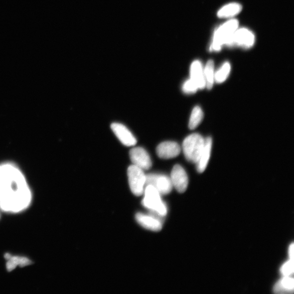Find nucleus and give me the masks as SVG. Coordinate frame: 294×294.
Segmentation results:
<instances>
[{"mask_svg":"<svg viewBox=\"0 0 294 294\" xmlns=\"http://www.w3.org/2000/svg\"><path fill=\"white\" fill-rule=\"evenodd\" d=\"M30 193L22 172L11 164L0 165V207L6 211L18 212L26 208Z\"/></svg>","mask_w":294,"mask_h":294,"instance_id":"1","label":"nucleus"},{"mask_svg":"<svg viewBox=\"0 0 294 294\" xmlns=\"http://www.w3.org/2000/svg\"><path fill=\"white\" fill-rule=\"evenodd\" d=\"M143 193L144 197L142 204L144 207L152 211L158 216H165L167 215V206L162 201L161 195L154 187L147 185Z\"/></svg>","mask_w":294,"mask_h":294,"instance_id":"2","label":"nucleus"},{"mask_svg":"<svg viewBox=\"0 0 294 294\" xmlns=\"http://www.w3.org/2000/svg\"><path fill=\"white\" fill-rule=\"evenodd\" d=\"M205 139L199 133H193L185 138L183 150L189 162L196 164L201 155Z\"/></svg>","mask_w":294,"mask_h":294,"instance_id":"3","label":"nucleus"},{"mask_svg":"<svg viewBox=\"0 0 294 294\" xmlns=\"http://www.w3.org/2000/svg\"><path fill=\"white\" fill-rule=\"evenodd\" d=\"M238 21L233 19L228 21L217 29L214 36L212 49L215 51L221 50L222 46L226 45L229 38L238 29Z\"/></svg>","mask_w":294,"mask_h":294,"instance_id":"4","label":"nucleus"},{"mask_svg":"<svg viewBox=\"0 0 294 294\" xmlns=\"http://www.w3.org/2000/svg\"><path fill=\"white\" fill-rule=\"evenodd\" d=\"M127 176L133 194L141 196L143 194L146 181L143 170L132 165L127 169Z\"/></svg>","mask_w":294,"mask_h":294,"instance_id":"5","label":"nucleus"},{"mask_svg":"<svg viewBox=\"0 0 294 294\" xmlns=\"http://www.w3.org/2000/svg\"><path fill=\"white\" fill-rule=\"evenodd\" d=\"M254 40L255 37L252 32L243 28L236 30L226 45L229 47L238 46L249 49L253 46Z\"/></svg>","mask_w":294,"mask_h":294,"instance_id":"6","label":"nucleus"},{"mask_svg":"<svg viewBox=\"0 0 294 294\" xmlns=\"http://www.w3.org/2000/svg\"><path fill=\"white\" fill-rule=\"evenodd\" d=\"M145 185H152L161 195L169 194L173 188L171 178L163 175L150 174L146 175Z\"/></svg>","mask_w":294,"mask_h":294,"instance_id":"7","label":"nucleus"},{"mask_svg":"<svg viewBox=\"0 0 294 294\" xmlns=\"http://www.w3.org/2000/svg\"><path fill=\"white\" fill-rule=\"evenodd\" d=\"M130 158L133 165L144 170H148L152 163L148 153L142 147H135L130 151Z\"/></svg>","mask_w":294,"mask_h":294,"instance_id":"8","label":"nucleus"},{"mask_svg":"<svg viewBox=\"0 0 294 294\" xmlns=\"http://www.w3.org/2000/svg\"><path fill=\"white\" fill-rule=\"evenodd\" d=\"M171 180L176 189L180 193L187 190L189 180L186 172L180 165H176L172 170Z\"/></svg>","mask_w":294,"mask_h":294,"instance_id":"9","label":"nucleus"},{"mask_svg":"<svg viewBox=\"0 0 294 294\" xmlns=\"http://www.w3.org/2000/svg\"><path fill=\"white\" fill-rule=\"evenodd\" d=\"M111 129L120 141L126 146H133L137 140L132 133L123 124L114 123L111 125Z\"/></svg>","mask_w":294,"mask_h":294,"instance_id":"10","label":"nucleus"},{"mask_svg":"<svg viewBox=\"0 0 294 294\" xmlns=\"http://www.w3.org/2000/svg\"><path fill=\"white\" fill-rule=\"evenodd\" d=\"M181 146L177 143L172 141L164 142L157 148V153L159 158L169 159L177 157L180 154Z\"/></svg>","mask_w":294,"mask_h":294,"instance_id":"11","label":"nucleus"},{"mask_svg":"<svg viewBox=\"0 0 294 294\" xmlns=\"http://www.w3.org/2000/svg\"><path fill=\"white\" fill-rule=\"evenodd\" d=\"M136 220L140 226L152 231L159 232L163 228L162 221L155 216L138 213Z\"/></svg>","mask_w":294,"mask_h":294,"instance_id":"12","label":"nucleus"},{"mask_svg":"<svg viewBox=\"0 0 294 294\" xmlns=\"http://www.w3.org/2000/svg\"><path fill=\"white\" fill-rule=\"evenodd\" d=\"M203 69L201 62L197 60L192 63L190 68V79L200 89H204L206 86Z\"/></svg>","mask_w":294,"mask_h":294,"instance_id":"13","label":"nucleus"},{"mask_svg":"<svg viewBox=\"0 0 294 294\" xmlns=\"http://www.w3.org/2000/svg\"><path fill=\"white\" fill-rule=\"evenodd\" d=\"M212 149V139L208 137L205 139V142L201 155L197 164V170L199 173H202L207 168L210 158Z\"/></svg>","mask_w":294,"mask_h":294,"instance_id":"14","label":"nucleus"},{"mask_svg":"<svg viewBox=\"0 0 294 294\" xmlns=\"http://www.w3.org/2000/svg\"><path fill=\"white\" fill-rule=\"evenodd\" d=\"M294 290V280L290 276H284L273 287L276 293H292Z\"/></svg>","mask_w":294,"mask_h":294,"instance_id":"15","label":"nucleus"},{"mask_svg":"<svg viewBox=\"0 0 294 294\" xmlns=\"http://www.w3.org/2000/svg\"><path fill=\"white\" fill-rule=\"evenodd\" d=\"M242 10V6L237 3L228 4L221 9L217 16L221 18H227L234 17L239 14Z\"/></svg>","mask_w":294,"mask_h":294,"instance_id":"16","label":"nucleus"},{"mask_svg":"<svg viewBox=\"0 0 294 294\" xmlns=\"http://www.w3.org/2000/svg\"><path fill=\"white\" fill-rule=\"evenodd\" d=\"M204 78L206 80V84L208 89L213 88L215 82L214 63L212 60H209L206 64L205 68L203 69Z\"/></svg>","mask_w":294,"mask_h":294,"instance_id":"17","label":"nucleus"},{"mask_svg":"<svg viewBox=\"0 0 294 294\" xmlns=\"http://www.w3.org/2000/svg\"><path fill=\"white\" fill-rule=\"evenodd\" d=\"M204 116L203 112L200 106H196L192 111L190 118L189 127L191 130L196 128L199 125L203 120Z\"/></svg>","mask_w":294,"mask_h":294,"instance_id":"18","label":"nucleus"},{"mask_svg":"<svg viewBox=\"0 0 294 294\" xmlns=\"http://www.w3.org/2000/svg\"><path fill=\"white\" fill-rule=\"evenodd\" d=\"M32 261L27 258L23 257L12 256L7 263V268L9 271L15 269L17 266L24 267L32 264Z\"/></svg>","mask_w":294,"mask_h":294,"instance_id":"19","label":"nucleus"},{"mask_svg":"<svg viewBox=\"0 0 294 294\" xmlns=\"http://www.w3.org/2000/svg\"><path fill=\"white\" fill-rule=\"evenodd\" d=\"M231 65L229 63L226 62L215 73V81L218 84L225 82L228 78L231 72Z\"/></svg>","mask_w":294,"mask_h":294,"instance_id":"20","label":"nucleus"},{"mask_svg":"<svg viewBox=\"0 0 294 294\" xmlns=\"http://www.w3.org/2000/svg\"><path fill=\"white\" fill-rule=\"evenodd\" d=\"M198 89H199V88L191 79L185 81L182 87V90L184 93L188 94L195 93Z\"/></svg>","mask_w":294,"mask_h":294,"instance_id":"21","label":"nucleus"},{"mask_svg":"<svg viewBox=\"0 0 294 294\" xmlns=\"http://www.w3.org/2000/svg\"><path fill=\"white\" fill-rule=\"evenodd\" d=\"M294 271L293 260L289 259L281 267L280 272L283 276H290Z\"/></svg>","mask_w":294,"mask_h":294,"instance_id":"22","label":"nucleus"},{"mask_svg":"<svg viewBox=\"0 0 294 294\" xmlns=\"http://www.w3.org/2000/svg\"><path fill=\"white\" fill-rule=\"evenodd\" d=\"M293 250H294V245L293 243L290 245L289 248V259L293 260Z\"/></svg>","mask_w":294,"mask_h":294,"instance_id":"23","label":"nucleus"},{"mask_svg":"<svg viewBox=\"0 0 294 294\" xmlns=\"http://www.w3.org/2000/svg\"><path fill=\"white\" fill-rule=\"evenodd\" d=\"M11 257H12V255L9 253L6 254L5 255V258L8 260H9Z\"/></svg>","mask_w":294,"mask_h":294,"instance_id":"24","label":"nucleus"}]
</instances>
